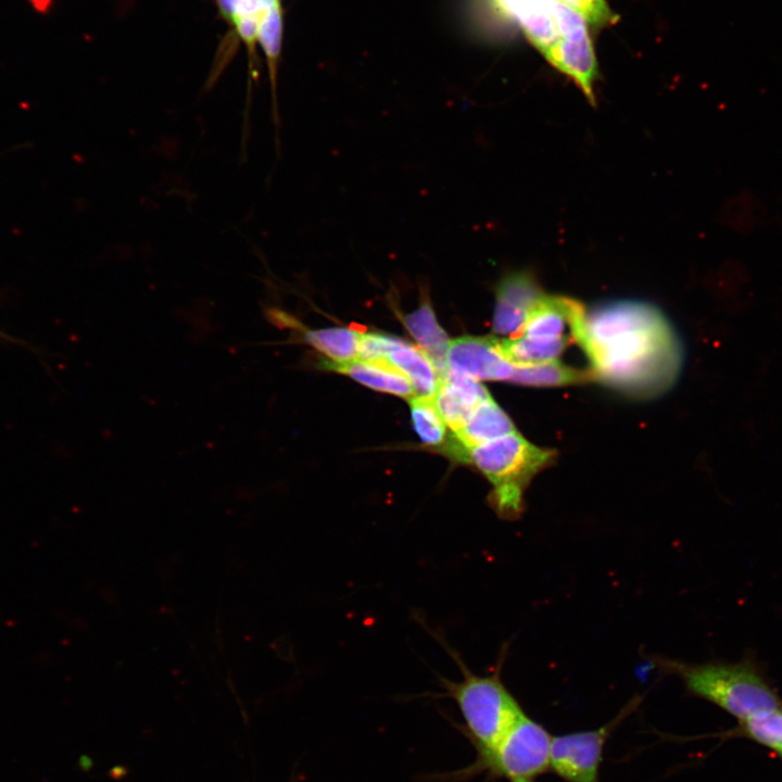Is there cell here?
I'll return each instance as SVG.
<instances>
[{
	"instance_id": "1",
	"label": "cell",
	"mask_w": 782,
	"mask_h": 782,
	"mask_svg": "<svg viewBox=\"0 0 782 782\" xmlns=\"http://www.w3.org/2000/svg\"><path fill=\"white\" fill-rule=\"evenodd\" d=\"M578 343L595 378L635 398L670 388L682 366L677 333L655 306L617 301L585 313Z\"/></svg>"
},
{
	"instance_id": "2",
	"label": "cell",
	"mask_w": 782,
	"mask_h": 782,
	"mask_svg": "<svg viewBox=\"0 0 782 782\" xmlns=\"http://www.w3.org/2000/svg\"><path fill=\"white\" fill-rule=\"evenodd\" d=\"M529 41L594 103L597 62L588 22L558 0H490Z\"/></svg>"
},
{
	"instance_id": "3",
	"label": "cell",
	"mask_w": 782,
	"mask_h": 782,
	"mask_svg": "<svg viewBox=\"0 0 782 782\" xmlns=\"http://www.w3.org/2000/svg\"><path fill=\"white\" fill-rule=\"evenodd\" d=\"M651 659L661 671L679 677L690 695L718 706L739 722L782 707V698L752 655L699 664L661 656Z\"/></svg>"
},
{
	"instance_id": "4",
	"label": "cell",
	"mask_w": 782,
	"mask_h": 782,
	"mask_svg": "<svg viewBox=\"0 0 782 782\" xmlns=\"http://www.w3.org/2000/svg\"><path fill=\"white\" fill-rule=\"evenodd\" d=\"M475 465L492 484L489 503L499 517L518 519L524 513V493L532 478L555 458V452L539 447L517 431L458 451L453 455Z\"/></svg>"
},
{
	"instance_id": "5",
	"label": "cell",
	"mask_w": 782,
	"mask_h": 782,
	"mask_svg": "<svg viewBox=\"0 0 782 782\" xmlns=\"http://www.w3.org/2000/svg\"><path fill=\"white\" fill-rule=\"evenodd\" d=\"M444 646L463 674L461 681L440 678L445 690L444 696L456 703L468 735L478 748V753H487L497 744L508 728L524 712L501 680L505 653H502L492 673L477 676L467 668L458 653L449 648L446 644Z\"/></svg>"
},
{
	"instance_id": "6",
	"label": "cell",
	"mask_w": 782,
	"mask_h": 782,
	"mask_svg": "<svg viewBox=\"0 0 782 782\" xmlns=\"http://www.w3.org/2000/svg\"><path fill=\"white\" fill-rule=\"evenodd\" d=\"M551 734L522 712L489 752L479 754L476 770L495 777L533 779L550 768Z\"/></svg>"
},
{
	"instance_id": "7",
	"label": "cell",
	"mask_w": 782,
	"mask_h": 782,
	"mask_svg": "<svg viewBox=\"0 0 782 782\" xmlns=\"http://www.w3.org/2000/svg\"><path fill=\"white\" fill-rule=\"evenodd\" d=\"M640 702L641 697H632L613 720L598 729L552 736L550 768L567 782H600L605 742Z\"/></svg>"
},
{
	"instance_id": "8",
	"label": "cell",
	"mask_w": 782,
	"mask_h": 782,
	"mask_svg": "<svg viewBox=\"0 0 782 782\" xmlns=\"http://www.w3.org/2000/svg\"><path fill=\"white\" fill-rule=\"evenodd\" d=\"M447 367L476 380L509 381L514 365L500 354L495 337L465 336L450 340Z\"/></svg>"
},
{
	"instance_id": "9",
	"label": "cell",
	"mask_w": 782,
	"mask_h": 782,
	"mask_svg": "<svg viewBox=\"0 0 782 782\" xmlns=\"http://www.w3.org/2000/svg\"><path fill=\"white\" fill-rule=\"evenodd\" d=\"M542 294L529 273L516 272L506 275L495 291L493 331L497 335L519 336Z\"/></svg>"
},
{
	"instance_id": "10",
	"label": "cell",
	"mask_w": 782,
	"mask_h": 782,
	"mask_svg": "<svg viewBox=\"0 0 782 782\" xmlns=\"http://www.w3.org/2000/svg\"><path fill=\"white\" fill-rule=\"evenodd\" d=\"M584 317V308L576 300L542 294L531 310L520 335L550 339L568 338L578 342Z\"/></svg>"
},
{
	"instance_id": "11",
	"label": "cell",
	"mask_w": 782,
	"mask_h": 782,
	"mask_svg": "<svg viewBox=\"0 0 782 782\" xmlns=\"http://www.w3.org/2000/svg\"><path fill=\"white\" fill-rule=\"evenodd\" d=\"M490 399L492 396L478 380L451 370L440 380L433 396L436 407L452 431L458 430L474 411Z\"/></svg>"
},
{
	"instance_id": "12",
	"label": "cell",
	"mask_w": 782,
	"mask_h": 782,
	"mask_svg": "<svg viewBox=\"0 0 782 782\" xmlns=\"http://www.w3.org/2000/svg\"><path fill=\"white\" fill-rule=\"evenodd\" d=\"M515 431L514 424L506 413L493 399H490L481 403L458 430L453 431L447 452L453 456L461 450L499 439Z\"/></svg>"
},
{
	"instance_id": "13",
	"label": "cell",
	"mask_w": 782,
	"mask_h": 782,
	"mask_svg": "<svg viewBox=\"0 0 782 782\" xmlns=\"http://www.w3.org/2000/svg\"><path fill=\"white\" fill-rule=\"evenodd\" d=\"M420 306L405 315L403 323L416 339L420 350L428 356L436 368L440 380L449 371L447 351L450 340L437 321L428 292L424 289Z\"/></svg>"
},
{
	"instance_id": "14",
	"label": "cell",
	"mask_w": 782,
	"mask_h": 782,
	"mask_svg": "<svg viewBox=\"0 0 782 782\" xmlns=\"http://www.w3.org/2000/svg\"><path fill=\"white\" fill-rule=\"evenodd\" d=\"M323 368L348 375L360 383L380 392L407 400L415 395L408 379L386 361L369 362L358 358L350 362L326 361L323 363Z\"/></svg>"
},
{
	"instance_id": "15",
	"label": "cell",
	"mask_w": 782,
	"mask_h": 782,
	"mask_svg": "<svg viewBox=\"0 0 782 782\" xmlns=\"http://www.w3.org/2000/svg\"><path fill=\"white\" fill-rule=\"evenodd\" d=\"M382 361H386L408 379L415 396L433 398L437 393L440 377L419 346L401 340Z\"/></svg>"
},
{
	"instance_id": "16",
	"label": "cell",
	"mask_w": 782,
	"mask_h": 782,
	"mask_svg": "<svg viewBox=\"0 0 782 782\" xmlns=\"http://www.w3.org/2000/svg\"><path fill=\"white\" fill-rule=\"evenodd\" d=\"M571 341L519 335L497 340V350L512 365L528 366L556 361Z\"/></svg>"
},
{
	"instance_id": "17",
	"label": "cell",
	"mask_w": 782,
	"mask_h": 782,
	"mask_svg": "<svg viewBox=\"0 0 782 782\" xmlns=\"http://www.w3.org/2000/svg\"><path fill=\"white\" fill-rule=\"evenodd\" d=\"M596 379L593 371L564 365L559 361L543 364L514 366L510 382L524 386L552 387L582 383Z\"/></svg>"
},
{
	"instance_id": "18",
	"label": "cell",
	"mask_w": 782,
	"mask_h": 782,
	"mask_svg": "<svg viewBox=\"0 0 782 782\" xmlns=\"http://www.w3.org/2000/svg\"><path fill=\"white\" fill-rule=\"evenodd\" d=\"M305 342L333 362H350L358 357L361 333L349 328L306 330Z\"/></svg>"
},
{
	"instance_id": "19",
	"label": "cell",
	"mask_w": 782,
	"mask_h": 782,
	"mask_svg": "<svg viewBox=\"0 0 782 782\" xmlns=\"http://www.w3.org/2000/svg\"><path fill=\"white\" fill-rule=\"evenodd\" d=\"M281 31H282V13L280 2L273 5L267 12L264 13L260 29L258 38L267 58L269 76L273 91V119L276 128H279V113L278 104L276 99V74L278 58L280 54L281 46Z\"/></svg>"
},
{
	"instance_id": "20",
	"label": "cell",
	"mask_w": 782,
	"mask_h": 782,
	"mask_svg": "<svg viewBox=\"0 0 782 782\" xmlns=\"http://www.w3.org/2000/svg\"><path fill=\"white\" fill-rule=\"evenodd\" d=\"M731 735L748 739L761 746L782 752V707L766 714L740 721L729 732Z\"/></svg>"
},
{
	"instance_id": "21",
	"label": "cell",
	"mask_w": 782,
	"mask_h": 782,
	"mask_svg": "<svg viewBox=\"0 0 782 782\" xmlns=\"http://www.w3.org/2000/svg\"><path fill=\"white\" fill-rule=\"evenodd\" d=\"M408 403L413 426L420 440L428 445H441L447 426L436 407L433 398L413 396Z\"/></svg>"
},
{
	"instance_id": "22",
	"label": "cell",
	"mask_w": 782,
	"mask_h": 782,
	"mask_svg": "<svg viewBox=\"0 0 782 782\" xmlns=\"http://www.w3.org/2000/svg\"><path fill=\"white\" fill-rule=\"evenodd\" d=\"M577 11L594 26H606L617 21V15L610 10L606 0H558Z\"/></svg>"
},
{
	"instance_id": "23",
	"label": "cell",
	"mask_w": 782,
	"mask_h": 782,
	"mask_svg": "<svg viewBox=\"0 0 782 782\" xmlns=\"http://www.w3.org/2000/svg\"><path fill=\"white\" fill-rule=\"evenodd\" d=\"M401 339L382 333H361L358 360L378 362L387 357Z\"/></svg>"
},
{
	"instance_id": "24",
	"label": "cell",
	"mask_w": 782,
	"mask_h": 782,
	"mask_svg": "<svg viewBox=\"0 0 782 782\" xmlns=\"http://www.w3.org/2000/svg\"><path fill=\"white\" fill-rule=\"evenodd\" d=\"M263 15L264 13L242 15L235 17L232 21L239 36L250 48L254 45L258 36V29Z\"/></svg>"
},
{
	"instance_id": "25",
	"label": "cell",
	"mask_w": 782,
	"mask_h": 782,
	"mask_svg": "<svg viewBox=\"0 0 782 782\" xmlns=\"http://www.w3.org/2000/svg\"><path fill=\"white\" fill-rule=\"evenodd\" d=\"M278 2L279 0H239L235 17L256 13L263 14Z\"/></svg>"
},
{
	"instance_id": "26",
	"label": "cell",
	"mask_w": 782,
	"mask_h": 782,
	"mask_svg": "<svg viewBox=\"0 0 782 782\" xmlns=\"http://www.w3.org/2000/svg\"><path fill=\"white\" fill-rule=\"evenodd\" d=\"M217 2L223 15L232 21L236 16L239 0H217Z\"/></svg>"
},
{
	"instance_id": "27",
	"label": "cell",
	"mask_w": 782,
	"mask_h": 782,
	"mask_svg": "<svg viewBox=\"0 0 782 782\" xmlns=\"http://www.w3.org/2000/svg\"><path fill=\"white\" fill-rule=\"evenodd\" d=\"M510 782H533V781H532V779H515V780H512Z\"/></svg>"
},
{
	"instance_id": "28",
	"label": "cell",
	"mask_w": 782,
	"mask_h": 782,
	"mask_svg": "<svg viewBox=\"0 0 782 782\" xmlns=\"http://www.w3.org/2000/svg\"><path fill=\"white\" fill-rule=\"evenodd\" d=\"M779 756H780V757H781V759H782V752H781V753H779Z\"/></svg>"
}]
</instances>
